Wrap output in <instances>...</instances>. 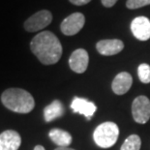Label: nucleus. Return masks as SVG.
Wrapping results in <instances>:
<instances>
[{
    "label": "nucleus",
    "mask_w": 150,
    "mask_h": 150,
    "mask_svg": "<svg viewBox=\"0 0 150 150\" xmlns=\"http://www.w3.org/2000/svg\"><path fill=\"white\" fill-rule=\"evenodd\" d=\"M142 139L138 135H131L125 139L120 150H140Z\"/></svg>",
    "instance_id": "obj_15"
},
{
    "label": "nucleus",
    "mask_w": 150,
    "mask_h": 150,
    "mask_svg": "<svg viewBox=\"0 0 150 150\" xmlns=\"http://www.w3.org/2000/svg\"><path fill=\"white\" fill-rule=\"evenodd\" d=\"M119 137V128L114 122H104L94 131L93 139L101 148H110L115 144Z\"/></svg>",
    "instance_id": "obj_3"
},
{
    "label": "nucleus",
    "mask_w": 150,
    "mask_h": 150,
    "mask_svg": "<svg viewBox=\"0 0 150 150\" xmlns=\"http://www.w3.org/2000/svg\"><path fill=\"white\" fill-rule=\"evenodd\" d=\"M71 108L76 113H79L84 115L89 120L94 115L97 110V107L93 102L86 100L84 98L75 97L71 103Z\"/></svg>",
    "instance_id": "obj_11"
},
{
    "label": "nucleus",
    "mask_w": 150,
    "mask_h": 150,
    "mask_svg": "<svg viewBox=\"0 0 150 150\" xmlns=\"http://www.w3.org/2000/svg\"><path fill=\"white\" fill-rule=\"evenodd\" d=\"M34 150H46V149H45V147L42 145H36L34 147Z\"/></svg>",
    "instance_id": "obj_20"
},
{
    "label": "nucleus",
    "mask_w": 150,
    "mask_h": 150,
    "mask_svg": "<svg viewBox=\"0 0 150 150\" xmlns=\"http://www.w3.org/2000/svg\"><path fill=\"white\" fill-rule=\"evenodd\" d=\"M134 120L139 124H145L150 119V100L143 95L137 97L132 104Z\"/></svg>",
    "instance_id": "obj_5"
},
{
    "label": "nucleus",
    "mask_w": 150,
    "mask_h": 150,
    "mask_svg": "<svg viewBox=\"0 0 150 150\" xmlns=\"http://www.w3.org/2000/svg\"><path fill=\"white\" fill-rule=\"evenodd\" d=\"M65 108L59 100H54L44 108V118L46 122H50L64 115Z\"/></svg>",
    "instance_id": "obj_13"
},
{
    "label": "nucleus",
    "mask_w": 150,
    "mask_h": 150,
    "mask_svg": "<svg viewBox=\"0 0 150 150\" xmlns=\"http://www.w3.org/2000/svg\"><path fill=\"white\" fill-rule=\"evenodd\" d=\"M54 150H75V149L69 148V147H57L56 149H54Z\"/></svg>",
    "instance_id": "obj_21"
},
{
    "label": "nucleus",
    "mask_w": 150,
    "mask_h": 150,
    "mask_svg": "<svg viewBox=\"0 0 150 150\" xmlns=\"http://www.w3.org/2000/svg\"><path fill=\"white\" fill-rule=\"evenodd\" d=\"M133 83V78L129 73L121 72L114 78L111 88L116 95H123L127 93Z\"/></svg>",
    "instance_id": "obj_12"
},
{
    "label": "nucleus",
    "mask_w": 150,
    "mask_h": 150,
    "mask_svg": "<svg viewBox=\"0 0 150 150\" xmlns=\"http://www.w3.org/2000/svg\"><path fill=\"white\" fill-rule=\"evenodd\" d=\"M1 102L6 108L17 113H29L35 108V100L22 88L11 87L1 94Z\"/></svg>",
    "instance_id": "obj_2"
},
{
    "label": "nucleus",
    "mask_w": 150,
    "mask_h": 150,
    "mask_svg": "<svg viewBox=\"0 0 150 150\" xmlns=\"http://www.w3.org/2000/svg\"><path fill=\"white\" fill-rule=\"evenodd\" d=\"M98 52L105 56H111L122 52L124 49V44L121 40L108 39L101 40L96 45Z\"/></svg>",
    "instance_id": "obj_10"
},
{
    "label": "nucleus",
    "mask_w": 150,
    "mask_h": 150,
    "mask_svg": "<svg viewBox=\"0 0 150 150\" xmlns=\"http://www.w3.org/2000/svg\"><path fill=\"white\" fill-rule=\"evenodd\" d=\"M69 1L76 6H82V5H85V4H87V3H89L91 0H69Z\"/></svg>",
    "instance_id": "obj_19"
},
{
    "label": "nucleus",
    "mask_w": 150,
    "mask_h": 150,
    "mask_svg": "<svg viewBox=\"0 0 150 150\" xmlns=\"http://www.w3.org/2000/svg\"><path fill=\"white\" fill-rule=\"evenodd\" d=\"M21 144V135L15 130H6L0 134V150H18Z\"/></svg>",
    "instance_id": "obj_9"
},
{
    "label": "nucleus",
    "mask_w": 150,
    "mask_h": 150,
    "mask_svg": "<svg viewBox=\"0 0 150 150\" xmlns=\"http://www.w3.org/2000/svg\"><path fill=\"white\" fill-rule=\"evenodd\" d=\"M52 21V14L49 10H41L35 13L24 21L23 27L27 32H38Z\"/></svg>",
    "instance_id": "obj_4"
},
{
    "label": "nucleus",
    "mask_w": 150,
    "mask_h": 150,
    "mask_svg": "<svg viewBox=\"0 0 150 150\" xmlns=\"http://www.w3.org/2000/svg\"><path fill=\"white\" fill-rule=\"evenodd\" d=\"M89 63L88 53L83 49H78L73 52L69 58V66L73 72L82 74L86 71Z\"/></svg>",
    "instance_id": "obj_7"
},
{
    "label": "nucleus",
    "mask_w": 150,
    "mask_h": 150,
    "mask_svg": "<svg viewBox=\"0 0 150 150\" xmlns=\"http://www.w3.org/2000/svg\"><path fill=\"white\" fill-rule=\"evenodd\" d=\"M49 137L52 139V142L55 143L58 147H69V145L73 142L71 134L68 133L67 131L57 128L50 130L49 133Z\"/></svg>",
    "instance_id": "obj_14"
},
{
    "label": "nucleus",
    "mask_w": 150,
    "mask_h": 150,
    "mask_svg": "<svg viewBox=\"0 0 150 150\" xmlns=\"http://www.w3.org/2000/svg\"><path fill=\"white\" fill-rule=\"evenodd\" d=\"M30 50L44 65H53L62 56V45L50 31H42L30 42Z\"/></svg>",
    "instance_id": "obj_1"
},
{
    "label": "nucleus",
    "mask_w": 150,
    "mask_h": 150,
    "mask_svg": "<svg viewBox=\"0 0 150 150\" xmlns=\"http://www.w3.org/2000/svg\"><path fill=\"white\" fill-rule=\"evenodd\" d=\"M118 0H101L103 6H105V7H107V8H111L112 6L115 5V3Z\"/></svg>",
    "instance_id": "obj_18"
},
{
    "label": "nucleus",
    "mask_w": 150,
    "mask_h": 150,
    "mask_svg": "<svg viewBox=\"0 0 150 150\" xmlns=\"http://www.w3.org/2000/svg\"><path fill=\"white\" fill-rule=\"evenodd\" d=\"M133 35L139 41L150 39V21L146 17L135 18L131 23Z\"/></svg>",
    "instance_id": "obj_8"
},
{
    "label": "nucleus",
    "mask_w": 150,
    "mask_h": 150,
    "mask_svg": "<svg viewBox=\"0 0 150 150\" xmlns=\"http://www.w3.org/2000/svg\"><path fill=\"white\" fill-rule=\"evenodd\" d=\"M138 76L142 83H150V66L146 63L140 64L138 68Z\"/></svg>",
    "instance_id": "obj_16"
},
{
    "label": "nucleus",
    "mask_w": 150,
    "mask_h": 150,
    "mask_svg": "<svg viewBox=\"0 0 150 150\" xmlns=\"http://www.w3.org/2000/svg\"><path fill=\"white\" fill-rule=\"evenodd\" d=\"M147 5H150V0H127L126 2V7L131 10H135Z\"/></svg>",
    "instance_id": "obj_17"
},
{
    "label": "nucleus",
    "mask_w": 150,
    "mask_h": 150,
    "mask_svg": "<svg viewBox=\"0 0 150 150\" xmlns=\"http://www.w3.org/2000/svg\"><path fill=\"white\" fill-rule=\"evenodd\" d=\"M85 23V18L81 13H73L65 18L60 24V30L66 36H74L82 29Z\"/></svg>",
    "instance_id": "obj_6"
}]
</instances>
